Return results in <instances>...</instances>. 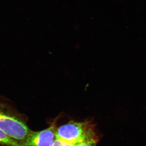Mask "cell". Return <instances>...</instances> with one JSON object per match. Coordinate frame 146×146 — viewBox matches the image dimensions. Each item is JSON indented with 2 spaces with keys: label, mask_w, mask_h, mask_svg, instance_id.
<instances>
[{
  "label": "cell",
  "mask_w": 146,
  "mask_h": 146,
  "mask_svg": "<svg viewBox=\"0 0 146 146\" xmlns=\"http://www.w3.org/2000/svg\"><path fill=\"white\" fill-rule=\"evenodd\" d=\"M0 129L21 145L33 132L27 125L25 117L2 104H0Z\"/></svg>",
  "instance_id": "cell-1"
},
{
  "label": "cell",
  "mask_w": 146,
  "mask_h": 146,
  "mask_svg": "<svg viewBox=\"0 0 146 146\" xmlns=\"http://www.w3.org/2000/svg\"><path fill=\"white\" fill-rule=\"evenodd\" d=\"M56 138L73 144L86 141L98 143L99 137L92 120L83 121H70L57 128Z\"/></svg>",
  "instance_id": "cell-2"
},
{
  "label": "cell",
  "mask_w": 146,
  "mask_h": 146,
  "mask_svg": "<svg viewBox=\"0 0 146 146\" xmlns=\"http://www.w3.org/2000/svg\"><path fill=\"white\" fill-rule=\"evenodd\" d=\"M60 117H57L46 129L38 131H33L22 146H51L56 139L57 130L56 123Z\"/></svg>",
  "instance_id": "cell-3"
},
{
  "label": "cell",
  "mask_w": 146,
  "mask_h": 146,
  "mask_svg": "<svg viewBox=\"0 0 146 146\" xmlns=\"http://www.w3.org/2000/svg\"><path fill=\"white\" fill-rule=\"evenodd\" d=\"M0 145L3 146H22L20 143L7 136L1 129Z\"/></svg>",
  "instance_id": "cell-4"
},
{
  "label": "cell",
  "mask_w": 146,
  "mask_h": 146,
  "mask_svg": "<svg viewBox=\"0 0 146 146\" xmlns=\"http://www.w3.org/2000/svg\"><path fill=\"white\" fill-rule=\"evenodd\" d=\"M76 144H73L56 138L51 146H75Z\"/></svg>",
  "instance_id": "cell-5"
},
{
  "label": "cell",
  "mask_w": 146,
  "mask_h": 146,
  "mask_svg": "<svg viewBox=\"0 0 146 146\" xmlns=\"http://www.w3.org/2000/svg\"><path fill=\"white\" fill-rule=\"evenodd\" d=\"M98 143L93 141H86L76 144L75 146H96Z\"/></svg>",
  "instance_id": "cell-6"
}]
</instances>
